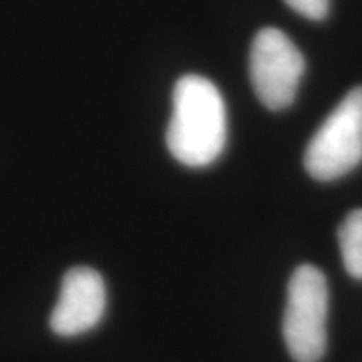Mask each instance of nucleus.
<instances>
[{
    "label": "nucleus",
    "mask_w": 362,
    "mask_h": 362,
    "mask_svg": "<svg viewBox=\"0 0 362 362\" xmlns=\"http://www.w3.org/2000/svg\"><path fill=\"white\" fill-rule=\"evenodd\" d=\"M165 141L187 168H207L228 141V113L220 89L202 75H183L173 87V113Z\"/></svg>",
    "instance_id": "obj_1"
},
{
    "label": "nucleus",
    "mask_w": 362,
    "mask_h": 362,
    "mask_svg": "<svg viewBox=\"0 0 362 362\" xmlns=\"http://www.w3.org/2000/svg\"><path fill=\"white\" fill-rule=\"evenodd\" d=\"M328 282L322 270L298 266L286 296L284 342L296 362H320L328 344Z\"/></svg>",
    "instance_id": "obj_2"
},
{
    "label": "nucleus",
    "mask_w": 362,
    "mask_h": 362,
    "mask_svg": "<svg viewBox=\"0 0 362 362\" xmlns=\"http://www.w3.org/2000/svg\"><path fill=\"white\" fill-rule=\"evenodd\" d=\"M362 161V87L332 109L304 151V168L318 181H334Z\"/></svg>",
    "instance_id": "obj_3"
},
{
    "label": "nucleus",
    "mask_w": 362,
    "mask_h": 362,
    "mask_svg": "<svg viewBox=\"0 0 362 362\" xmlns=\"http://www.w3.org/2000/svg\"><path fill=\"white\" fill-rule=\"evenodd\" d=\"M284 2L294 13L302 14L304 18L310 21H322L330 11V0H284Z\"/></svg>",
    "instance_id": "obj_7"
},
{
    "label": "nucleus",
    "mask_w": 362,
    "mask_h": 362,
    "mask_svg": "<svg viewBox=\"0 0 362 362\" xmlns=\"http://www.w3.org/2000/svg\"><path fill=\"white\" fill-rule=\"evenodd\" d=\"M107 310V288L101 274L87 266L63 276L61 294L51 312V330L59 337H78L93 330Z\"/></svg>",
    "instance_id": "obj_5"
},
{
    "label": "nucleus",
    "mask_w": 362,
    "mask_h": 362,
    "mask_svg": "<svg viewBox=\"0 0 362 362\" xmlns=\"http://www.w3.org/2000/svg\"><path fill=\"white\" fill-rule=\"evenodd\" d=\"M306 61L280 28L258 30L250 49V78L256 97L270 111H284L296 99Z\"/></svg>",
    "instance_id": "obj_4"
},
{
    "label": "nucleus",
    "mask_w": 362,
    "mask_h": 362,
    "mask_svg": "<svg viewBox=\"0 0 362 362\" xmlns=\"http://www.w3.org/2000/svg\"><path fill=\"white\" fill-rule=\"evenodd\" d=\"M342 264L352 278L362 280V209H352L338 228Z\"/></svg>",
    "instance_id": "obj_6"
}]
</instances>
